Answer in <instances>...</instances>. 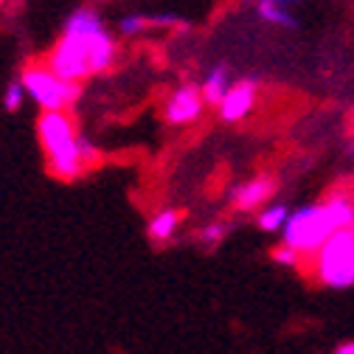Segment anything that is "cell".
<instances>
[{
    "instance_id": "obj_7",
    "label": "cell",
    "mask_w": 354,
    "mask_h": 354,
    "mask_svg": "<svg viewBox=\"0 0 354 354\" xmlns=\"http://www.w3.org/2000/svg\"><path fill=\"white\" fill-rule=\"evenodd\" d=\"M253 107H256V82L242 79L231 84L225 99L219 102V115H223V121H242L245 115H250Z\"/></svg>"
},
{
    "instance_id": "obj_15",
    "label": "cell",
    "mask_w": 354,
    "mask_h": 354,
    "mask_svg": "<svg viewBox=\"0 0 354 354\" xmlns=\"http://www.w3.org/2000/svg\"><path fill=\"white\" fill-rule=\"evenodd\" d=\"M147 26H152V20H149V17H141V15H127V17H121L118 31H121L124 37H138Z\"/></svg>"
},
{
    "instance_id": "obj_13",
    "label": "cell",
    "mask_w": 354,
    "mask_h": 354,
    "mask_svg": "<svg viewBox=\"0 0 354 354\" xmlns=\"http://www.w3.org/2000/svg\"><path fill=\"white\" fill-rule=\"evenodd\" d=\"M270 256H273L276 264H281V268H301V264H304V253L295 250V248L287 245V242H281L279 248H273Z\"/></svg>"
},
{
    "instance_id": "obj_9",
    "label": "cell",
    "mask_w": 354,
    "mask_h": 354,
    "mask_svg": "<svg viewBox=\"0 0 354 354\" xmlns=\"http://www.w3.org/2000/svg\"><path fill=\"white\" fill-rule=\"evenodd\" d=\"M200 87H203L205 102L214 104V107H219V102H223L225 93L231 91V73H228V68H223V65L211 68V71L205 73V82H203Z\"/></svg>"
},
{
    "instance_id": "obj_10",
    "label": "cell",
    "mask_w": 354,
    "mask_h": 354,
    "mask_svg": "<svg viewBox=\"0 0 354 354\" xmlns=\"http://www.w3.org/2000/svg\"><path fill=\"white\" fill-rule=\"evenodd\" d=\"M177 225H180V214H177L174 208H163V211H158L149 219V239L158 242V245H163V242L174 239Z\"/></svg>"
},
{
    "instance_id": "obj_17",
    "label": "cell",
    "mask_w": 354,
    "mask_h": 354,
    "mask_svg": "<svg viewBox=\"0 0 354 354\" xmlns=\"http://www.w3.org/2000/svg\"><path fill=\"white\" fill-rule=\"evenodd\" d=\"M335 354H354V340H351V343L337 346V348H335Z\"/></svg>"
},
{
    "instance_id": "obj_12",
    "label": "cell",
    "mask_w": 354,
    "mask_h": 354,
    "mask_svg": "<svg viewBox=\"0 0 354 354\" xmlns=\"http://www.w3.org/2000/svg\"><path fill=\"white\" fill-rule=\"evenodd\" d=\"M259 15L268 20V23H276V26H284V28H292L295 26V17L290 15V9L276 6V3H264V0H259Z\"/></svg>"
},
{
    "instance_id": "obj_19",
    "label": "cell",
    "mask_w": 354,
    "mask_h": 354,
    "mask_svg": "<svg viewBox=\"0 0 354 354\" xmlns=\"http://www.w3.org/2000/svg\"><path fill=\"white\" fill-rule=\"evenodd\" d=\"M3 3H6V0H0V6H3Z\"/></svg>"
},
{
    "instance_id": "obj_6",
    "label": "cell",
    "mask_w": 354,
    "mask_h": 354,
    "mask_svg": "<svg viewBox=\"0 0 354 354\" xmlns=\"http://www.w3.org/2000/svg\"><path fill=\"white\" fill-rule=\"evenodd\" d=\"M205 96H203V87H194V84H183L166 99V107H163V115L169 124H177V127H186V124H194L200 115H203V107H205Z\"/></svg>"
},
{
    "instance_id": "obj_8",
    "label": "cell",
    "mask_w": 354,
    "mask_h": 354,
    "mask_svg": "<svg viewBox=\"0 0 354 354\" xmlns=\"http://www.w3.org/2000/svg\"><path fill=\"white\" fill-rule=\"evenodd\" d=\"M273 194H276V180L268 174H261V177H253V180L242 183L234 192V205L239 211H253V208H261L264 203H270Z\"/></svg>"
},
{
    "instance_id": "obj_4",
    "label": "cell",
    "mask_w": 354,
    "mask_h": 354,
    "mask_svg": "<svg viewBox=\"0 0 354 354\" xmlns=\"http://www.w3.org/2000/svg\"><path fill=\"white\" fill-rule=\"evenodd\" d=\"M313 276L329 290L354 287V225L335 231L313 256Z\"/></svg>"
},
{
    "instance_id": "obj_14",
    "label": "cell",
    "mask_w": 354,
    "mask_h": 354,
    "mask_svg": "<svg viewBox=\"0 0 354 354\" xmlns=\"http://www.w3.org/2000/svg\"><path fill=\"white\" fill-rule=\"evenodd\" d=\"M26 96H28V93H26V84H23V82H12V84L6 87V91H3V107L15 113V110H20V107H23Z\"/></svg>"
},
{
    "instance_id": "obj_11",
    "label": "cell",
    "mask_w": 354,
    "mask_h": 354,
    "mask_svg": "<svg viewBox=\"0 0 354 354\" xmlns=\"http://www.w3.org/2000/svg\"><path fill=\"white\" fill-rule=\"evenodd\" d=\"M287 219H290L287 205L273 203V205H264V208L259 211V216H256V225H259L261 231H268V234H276V231H281V228L287 225Z\"/></svg>"
},
{
    "instance_id": "obj_1",
    "label": "cell",
    "mask_w": 354,
    "mask_h": 354,
    "mask_svg": "<svg viewBox=\"0 0 354 354\" xmlns=\"http://www.w3.org/2000/svg\"><path fill=\"white\" fill-rule=\"evenodd\" d=\"M115 54H118L115 39L104 28L102 17L93 9H79L68 17L65 31L46 62L59 76L71 82H82L87 76L104 73L115 62Z\"/></svg>"
},
{
    "instance_id": "obj_3",
    "label": "cell",
    "mask_w": 354,
    "mask_h": 354,
    "mask_svg": "<svg viewBox=\"0 0 354 354\" xmlns=\"http://www.w3.org/2000/svg\"><path fill=\"white\" fill-rule=\"evenodd\" d=\"M354 225V197L335 194L324 203L301 205L290 214L287 225L281 228V242L292 245L304 256H315L318 248L340 228Z\"/></svg>"
},
{
    "instance_id": "obj_2",
    "label": "cell",
    "mask_w": 354,
    "mask_h": 354,
    "mask_svg": "<svg viewBox=\"0 0 354 354\" xmlns=\"http://www.w3.org/2000/svg\"><path fill=\"white\" fill-rule=\"evenodd\" d=\"M37 136L46 152L48 171L57 180H76V177L99 160V149L76 132L68 110H42L37 121Z\"/></svg>"
},
{
    "instance_id": "obj_18",
    "label": "cell",
    "mask_w": 354,
    "mask_h": 354,
    "mask_svg": "<svg viewBox=\"0 0 354 354\" xmlns=\"http://www.w3.org/2000/svg\"><path fill=\"white\" fill-rule=\"evenodd\" d=\"M264 3H276V6H284V9H290L295 0H264Z\"/></svg>"
},
{
    "instance_id": "obj_16",
    "label": "cell",
    "mask_w": 354,
    "mask_h": 354,
    "mask_svg": "<svg viewBox=\"0 0 354 354\" xmlns=\"http://www.w3.org/2000/svg\"><path fill=\"white\" fill-rule=\"evenodd\" d=\"M225 236H228V225H225V223H211V225H205V228L200 231V242L208 245V248L219 245Z\"/></svg>"
},
{
    "instance_id": "obj_5",
    "label": "cell",
    "mask_w": 354,
    "mask_h": 354,
    "mask_svg": "<svg viewBox=\"0 0 354 354\" xmlns=\"http://www.w3.org/2000/svg\"><path fill=\"white\" fill-rule=\"evenodd\" d=\"M26 84V93L42 110H68L79 99V82L59 76L48 62L46 65H28L20 76Z\"/></svg>"
}]
</instances>
